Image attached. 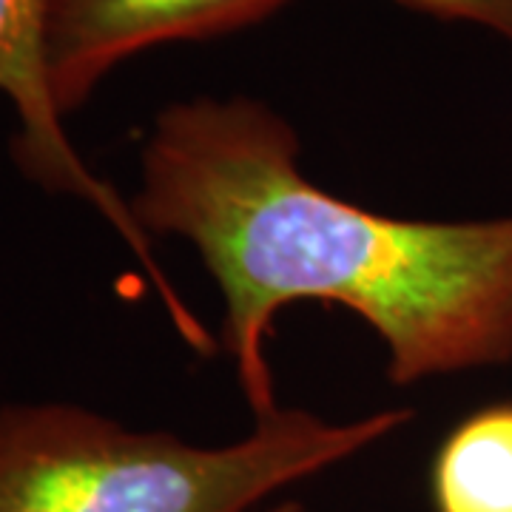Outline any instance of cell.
<instances>
[{"label": "cell", "mask_w": 512, "mask_h": 512, "mask_svg": "<svg viewBox=\"0 0 512 512\" xmlns=\"http://www.w3.org/2000/svg\"><path fill=\"white\" fill-rule=\"evenodd\" d=\"M131 211L188 239L222 293V348L254 419L276 410L265 356L293 302L353 311L413 384L512 362V214L399 220L305 177L291 123L254 97H194L157 114Z\"/></svg>", "instance_id": "obj_1"}, {"label": "cell", "mask_w": 512, "mask_h": 512, "mask_svg": "<svg viewBox=\"0 0 512 512\" xmlns=\"http://www.w3.org/2000/svg\"><path fill=\"white\" fill-rule=\"evenodd\" d=\"M413 416L390 407L328 421L276 407L245 439L197 447L74 404L0 407V512H254Z\"/></svg>", "instance_id": "obj_2"}, {"label": "cell", "mask_w": 512, "mask_h": 512, "mask_svg": "<svg viewBox=\"0 0 512 512\" xmlns=\"http://www.w3.org/2000/svg\"><path fill=\"white\" fill-rule=\"evenodd\" d=\"M46 12L49 0H0V92L12 100L18 111V163L46 188L69 191L80 200L92 202L117 228V234L126 239L128 248L140 256L154 288L163 296L168 319L180 330L185 345L200 353H214L211 333L188 311L185 299L177 296L171 282L165 279L163 268L154 262L146 231L140 228L131 205L120 200L117 191L103 183L94 171H89L60 123L63 114L57 111L46 77Z\"/></svg>", "instance_id": "obj_3"}, {"label": "cell", "mask_w": 512, "mask_h": 512, "mask_svg": "<svg viewBox=\"0 0 512 512\" xmlns=\"http://www.w3.org/2000/svg\"><path fill=\"white\" fill-rule=\"evenodd\" d=\"M293 0H49L46 77L57 111L83 106L126 57L174 40L228 35Z\"/></svg>", "instance_id": "obj_4"}, {"label": "cell", "mask_w": 512, "mask_h": 512, "mask_svg": "<svg viewBox=\"0 0 512 512\" xmlns=\"http://www.w3.org/2000/svg\"><path fill=\"white\" fill-rule=\"evenodd\" d=\"M433 512H512V402L461 419L430 464Z\"/></svg>", "instance_id": "obj_5"}, {"label": "cell", "mask_w": 512, "mask_h": 512, "mask_svg": "<svg viewBox=\"0 0 512 512\" xmlns=\"http://www.w3.org/2000/svg\"><path fill=\"white\" fill-rule=\"evenodd\" d=\"M407 9L441 20H458L487 29L512 46V0H396Z\"/></svg>", "instance_id": "obj_6"}, {"label": "cell", "mask_w": 512, "mask_h": 512, "mask_svg": "<svg viewBox=\"0 0 512 512\" xmlns=\"http://www.w3.org/2000/svg\"><path fill=\"white\" fill-rule=\"evenodd\" d=\"M259 512H302V507L296 504V501H279L274 507H268V510H259Z\"/></svg>", "instance_id": "obj_7"}]
</instances>
